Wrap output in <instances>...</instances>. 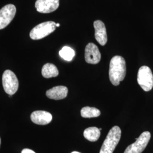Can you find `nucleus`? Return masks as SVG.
Masks as SVG:
<instances>
[{"instance_id": "nucleus-14", "label": "nucleus", "mask_w": 153, "mask_h": 153, "mask_svg": "<svg viewBox=\"0 0 153 153\" xmlns=\"http://www.w3.org/2000/svg\"><path fill=\"white\" fill-rule=\"evenodd\" d=\"M84 137L91 142H95L100 136V131L97 127H89L83 131Z\"/></svg>"}, {"instance_id": "nucleus-13", "label": "nucleus", "mask_w": 153, "mask_h": 153, "mask_svg": "<svg viewBox=\"0 0 153 153\" xmlns=\"http://www.w3.org/2000/svg\"><path fill=\"white\" fill-rule=\"evenodd\" d=\"M42 74L44 78H50L57 76L59 74V72L57 67L54 64L47 63L43 66Z\"/></svg>"}, {"instance_id": "nucleus-15", "label": "nucleus", "mask_w": 153, "mask_h": 153, "mask_svg": "<svg viewBox=\"0 0 153 153\" xmlns=\"http://www.w3.org/2000/svg\"><path fill=\"white\" fill-rule=\"evenodd\" d=\"M100 111L95 107H85L81 110V115L83 118L97 117L100 115Z\"/></svg>"}, {"instance_id": "nucleus-21", "label": "nucleus", "mask_w": 153, "mask_h": 153, "mask_svg": "<svg viewBox=\"0 0 153 153\" xmlns=\"http://www.w3.org/2000/svg\"><path fill=\"white\" fill-rule=\"evenodd\" d=\"M0 145H1V138H0Z\"/></svg>"}, {"instance_id": "nucleus-11", "label": "nucleus", "mask_w": 153, "mask_h": 153, "mask_svg": "<svg viewBox=\"0 0 153 153\" xmlns=\"http://www.w3.org/2000/svg\"><path fill=\"white\" fill-rule=\"evenodd\" d=\"M31 119L33 123L38 125H47L51 122L52 116L45 111H36L31 115Z\"/></svg>"}, {"instance_id": "nucleus-3", "label": "nucleus", "mask_w": 153, "mask_h": 153, "mask_svg": "<svg viewBox=\"0 0 153 153\" xmlns=\"http://www.w3.org/2000/svg\"><path fill=\"white\" fill-rule=\"evenodd\" d=\"M56 25V23L53 21L43 22L33 28L30 33V36L33 40L44 38L55 31Z\"/></svg>"}, {"instance_id": "nucleus-10", "label": "nucleus", "mask_w": 153, "mask_h": 153, "mask_svg": "<svg viewBox=\"0 0 153 153\" xmlns=\"http://www.w3.org/2000/svg\"><path fill=\"white\" fill-rule=\"evenodd\" d=\"M95 28V38L101 45H105L107 42V34L104 23L100 21L94 22Z\"/></svg>"}, {"instance_id": "nucleus-2", "label": "nucleus", "mask_w": 153, "mask_h": 153, "mask_svg": "<svg viewBox=\"0 0 153 153\" xmlns=\"http://www.w3.org/2000/svg\"><path fill=\"white\" fill-rule=\"evenodd\" d=\"M121 131L118 126L112 127L105 139L99 153H113L120 140Z\"/></svg>"}, {"instance_id": "nucleus-19", "label": "nucleus", "mask_w": 153, "mask_h": 153, "mask_svg": "<svg viewBox=\"0 0 153 153\" xmlns=\"http://www.w3.org/2000/svg\"><path fill=\"white\" fill-rule=\"evenodd\" d=\"M71 153H79V152H72Z\"/></svg>"}, {"instance_id": "nucleus-6", "label": "nucleus", "mask_w": 153, "mask_h": 153, "mask_svg": "<svg viewBox=\"0 0 153 153\" xmlns=\"http://www.w3.org/2000/svg\"><path fill=\"white\" fill-rule=\"evenodd\" d=\"M151 138L149 131L143 132L135 142L128 146L124 153H141L146 148Z\"/></svg>"}, {"instance_id": "nucleus-18", "label": "nucleus", "mask_w": 153, "mask_h": 153, "mask_svg": "<svg viewBox=\"0 0 153 153\" xmlns=\"http://www.w3.org/2000/svg\"><path fill=\"white\" fill-rule=\"evenodd\" d=\"M56 27H60V25L59 24V23H56Z\"/></svg>"}, {"instance_id": "nucleus-12", "label": "nucleus", "mask_w": 153, "mask_h": 153, "mask_svg": "<svg viewBox=\"0 0 153 153\" xmlns=\"http://www.w3.org/2000/svg\"><path fill=\"white\" fill-rule=\"evenodd\" d=\"M68 93V88L64 86H55L46 92L47 97L54 100H61L65 98Z\"/></svg>"}, {"instance_id": "nucleus-4", "label": "nucleus", "mask_w": 153, "mask_h": 153, "mask_svg": "<svg viewBox=\"0 0 153 153\" xmlns=\"http://www.w3.org/2000/svg\"><path fill=\"white\" fill-rule=\"evenodd\" d=\"M137 82L145 91H149L153 88V74L150 68L142 66L138 71Z\"/></svg>"}, {"instance_id": "nucleus-20", "label": "nucleus", "mask_w": 153, "mask_h": 153, "mask_svg": "<svg viewBox=\"0 0 153 153\" xmlns=\"http://www.w3.org/2000/svg\"><path fill=\"white\" fill-rule=\"evenodd\" d=\"M99 130L101 131H102V128H99Z\"/></svg>"}, {"instance_id": "nucleus-5", "label": "nucleus", "mask_w": 153, "mask_h": 153, "mask_svg": "<svg viewBox=\"0 0 153 153\" xmlns=\"http://www.w3.org/2000/svg\"><path fill=\"white\" fill-rule=\"evenodd\" d=\"M2 85L6 93L13 95L19 87V82L16 75L10 70H6L2 75Z\"/></svg>"}, {"instance_id": "nucleus-9", "label": "nucleus", "mask_w": 153, "mask_h": 153, "mask_svg": "<svg viewBox=\"0 0 153 153\" xmlns=\"http://www.w3.org/2000/svg\"><path fill=\"white\" fill-rule=\"evenodd\" d=\"M59 6V0H36L35 7L41 13H49L57 10Z\"/></svg>"}, {"instance_id": "nucleus-8", "label": "nucleus", "mask_w": 153, "mask_h": 153, "mask_svg": "<svg viewBox=\"0 0 153 153\" xmlns=\"http://www.w3.org/2000/svg\"><path fill=\"white\" fill-rule=\"evenodd\" d=\"M85 58L88 64H98L101 59V54L98 47L93 43H88L85 48Z\"/></svg>"}, {"instance_id": "nucleus-7", "label": "nucleus", "mask_w": 153, "mask_h": 153, "mask_svg": "<svg viewBox=\"0 0 153 153\" xmlns=\"http://www.w3.org/2000/svg\"><path fill=\"white\" fill-rule=\"evenodd\" d=\"M16 13V7L13 4H8L0 10V30L8 26L14 19Z\"/></svg>"}, {"instance_id": "nucleus-16", "label": "nucleus", "mask_w": 153, "mask_h": 153, "mask_svg": "<svg viewBox=\"0 0 153 153\" xmlns=\"http://www.w3.org/2000/svg\"><path fill=\"white\" fill-rule=\"evenodd\" d=\"M59 55L65 60L71 61L75 55L74 50L69 47H63L59 52Z\"/></svg>"}, {"instance_id": "nucleus-1", "label": "nucleus", "mask_w": 153, "mask_h": 153, "mask_svg": "<svg viewBox=\"0 0 153 153\" xmlns=\"http://www.w3.org/2000/svg\"><path fill=\"white\" fill-rule=\"evenodd\" d=\"M126 72L125 59L120 56H115L112 58L109 64V78L114 86L119 85L125 78Z\"/></svg>"}, {"instance_id": "nucleus-17", "label": "nucleus", "mask_w": 153, "mask_h": 153, "mask_svg": "<svg viewBox=\"0 0 153 153\" xmlns=\"http://www.w3.org/2000/svg\"><path fill=\"white\" fill-rule=\"evenodd\" d=\"M21 153H36L34 152L33 150L29 149H25L22 151Z\"/></svg>"}]
</instances>
